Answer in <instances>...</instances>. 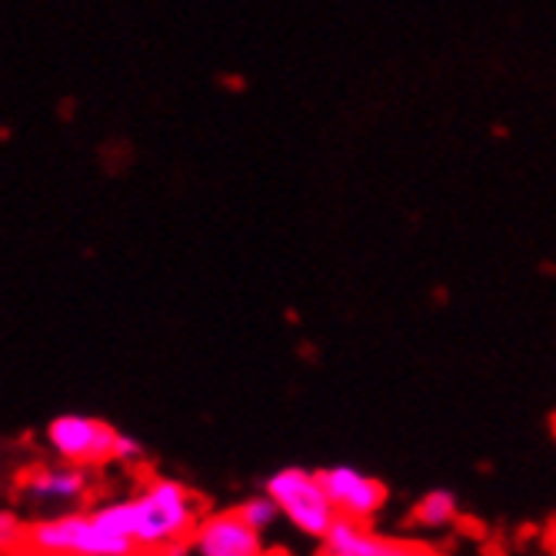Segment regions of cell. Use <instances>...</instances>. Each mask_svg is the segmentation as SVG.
<instances>
[{"label": "cell", "instance_id": "6da1fadb", "mask_svg": "<svg viewBox=\"0 0 556 556\" xmlns=\"http://www.w3.org/2000/svg\"><path fill=\"white\" fill-rule=\"evenodd\" d=\"M93 514L111 533L127 540L134 549L157 556L164 549L190 543L200 523V503L184 483L154 477L143 483L137 496L104 503V507H97Z\"/></svg>", "mask_w": 556, "mask_h": 556}, {"label": "cell", "instance_id": "7a4b0ae2", "mask_svg": "<svg viewBox=\"0 0 556 556\" xmlns=\"http://www.w3.org/2000/svg\"><path fill=\"white\" fill-rule=\"evenodd\" d=\"M24 543L37 556H134L137 549L111 533L93 510H74L27 527Z\"/></svg>", "mask_w": 556, "mask_h": 556}, {"label": "cell", "instance_id": "3957f363", "mask_svg": "<svg viewBox=\"0 0 556 556\" xmlns=\"http://www.w3.org/2000/svg\"><path fill=\"white\" fill-rule=\"evenodd\" d=\"M264 493L277 503L280 517H287L300 533H307V536L324 540L330 533V527L337 523V514H333L330 500H327L314 470L287 467L267 480Z\"/></svg>", "mask_w": 556, "mask_h": 556}, {"label": "cell", "instance_id": "277c9868", "mask_svg": "<svg viewBox=\"0 0 556 556\" xmlns=\"http://www.w3.org/2000/svg\"><path fill=\"white\" fill-rule=\"evenodd\" d=\"M114 437L117 430L97 417H84V414H64L54 417L47 427V443L58 453L61 464L67 467H97L108 464L114 453Z\"/></svg>", "mask_w": 556, "mask_h": 556}, {"label": "cell", "instance_id": "5b68a950", "mask_svg": "<svg viewBox=\"0 0 556 556\" xmlns=\"http://www.w3.org/2000/svg\"><path fill=\"white\" fill-rule=\"evenodd\" d=\"M337 520L370 523L387 503V486L357 467H327L317 473Z\"/></svg>", "mask_w": 556, "mask_h": 556}, {"label": "cell", "instance_id": "8992f818", "mask_svg": "<svg viewBox=\"0 0 556 556\" xmlns=\"http://www.w3.org/2000/svg\"><path fill=\"white\" fill-rule=\"evenodd\" d=\"M197 556H274L264 543L261 533L250 530L237 510H224V514H211L200 517L190 543H187Z\"/></svg>", "mask_w": 556, "mask_h": 556}, {"label": "cell", "instance_id": "52a82bcc", "mask_svg": "<svg viewBox=\"0 0 556 556\" xmlns=\"http://www.w3.org/2000/svg\"><path fill=\"white\" fill-rule=\"evenodd\" d=\"M320 543H324L320 556H440L430 543L380 536L367 523H346V520H337Z\"/></svg>", "mask_w": 556, "mask_h": 556}, {"label": "cell", "instance_id": "ba28073f", "mask_svg": "<svg viewBox=\"0 0 556 556\" xmlns=\"http://www.w3.org/2000/svg\"><path fill=\"white\" fill-rule=\"evenodd\" d=\"M24 490L30 496H37V500H43V503H50V500H61V503L64 500H77L87 490V473L77 470V467H67V464L37 467V470L27 473Z\"/></svg>", "mask_w": 556, "mask_h": 556}, {"label": "cell", "instance_id": "9c48e42d", "mask_svg": "<svg viewBox=\"0 0 556 556\" xmlns=\"http://www.w3.org/2000/svg\"><path fill=\"white\" fill-rule=\"evenodd\" d=\"M457 514H460L457 496H453L450 490H433V493H427V496L417 503L414 520H417L420 527H446V523L457 520Z\"/></svg>", "mask_w": 556, "mask_h": 556}, {"label": "cell", "instance_id": "30bf717a", "mask_svg": "<svg viewBox=\"0 0 556 556\" xmlns=\"http://www.w3.org/2000/svg\"><path fill=\"white\" fill-rule=\"evenodd\" d=\"M237 517L254 530V533H261L264 536V530H270L277 520H280V510H277V503L267 496V493H257V496H250V500H243L240 507H237Z\"/></svg>", "mask_w": 556, "mask_h": 556}, {"label": "cell", "instance_id": "8fae6325", "mask_svg": "<svg viewBox=\"0 0 556 556\" xmlns=\"http://www.w3.org/2000/svg\"><path fill=\"white\" fill-rule=\"evenodd\" d=\"M24 533H27V527L14 514L0 510V553H14L24 543Z\"/></svg>", "mask_w": 556, "mask_h": 556}, {"label": "cell", "instance_id": "7c38bea8", "mask_svg": "<svg viewBox=\"0 0 556 556\" xmlns=\"http://www.w3.org/2000/svg\"><path fill=\"white\" fill-rule=\"evenodd\" d=\"M140 457H143V446H140V440H134V437H127V433H121V430H117L111 460H117V464H137Z\"/></svg>", "mask_w": 556, "mask_h": 556}, {"label": "cell", "instance_id": "4fadbf2b", "mask_svg": "<svg viewBox=\"0 0 556 556\" xmlns=\"http://www.w3.org/2000/svg\"><path fill=\"white\" fill-rule=\"evenodd\" d=\"M157 556H190V549H187V546H174V549H164V553H157Z\"/></svg>", "mask_w": 556, "mask_h": 556}]
</instances>
